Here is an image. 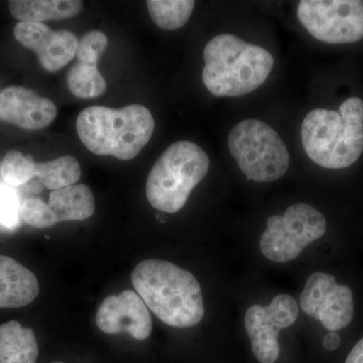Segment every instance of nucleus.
<instances>
[{
	"label": "nucleus",
	"instance_id": "nucleus-10",
	"mask_svg": "<svg viewBox=\"0 0 363 363\" xmlns=\"http://www.w3.org/2000/svg\"><path fill=\"white\" fill-rule=\"evenodd\" d=\"M300 306L305 314L332 332L345 328L354 317L352 291L350 286L338 285L326 272H317L309 277L300 296Z\"/></svg>",
	"mask_w": 363,
	"mask_h": 363
},
{
	"label": "nucleus",
	"instance_id": "nucleus-1",
	"mask_svg": "<svg viewBox=\"0 0 363 363\" xmlns=\"http://www.w3.org/2000/svg\"><path fill=\"white\" fill-rule=\"evenodd\" d=\"M131 283L150 311L176 328L195 326L204 318L201 286L190 272L159 259L140 262Z\"/></svg>",
	"mask_w": 363,
	"mask_h": 363
},
{
	"label": "nucleus",
	"instance_id": "nucleus-24",
	"mask_svg": "<svg viewBox=\"0 0 363 363\" xmlns=\"http://www.w3.org/2000/svg\"><path fill=\"white\" fill-rule=\"evenodd\" d=\"M20 208L21 205L13 193H0V224L7 228L18 226L21 218Z\"/></svg>",
	"mask_w": 363,
	"mask_h": 363
},
{
	"label": "nucleus",
	"instance_id": "nucleus-16",
	"mask_svg": "<svg viewBox=\"0 0 363 363\" xmlns=\"http://www.w3.org/2000/svg\"><path fill=\"white\" fill-rule=\"evenodd\" d=\"M49 206L56 215L58 223L83 221L94 214L95 198L91 189L85 184H75L52 191Z\"/></svg>",
	"mask_w": 363,
	"mask_h": 363
},
{
	"label": "nucleus",
	"instance_id": "nucleus-20",
	"mask_svg": "<svg viewBox=\"0 0 363 363\" xmlns=\"http://www.w3.org/2000/svg\"><path fill=\"white\" fill-rule=\"evenodd\" d=\"M68 87L72 94L81 99H91L104 94L106 81L97 66L77 62L68 72Z\"/></svg>",
	"mask_w": 363,
	"mask_h": 363
},
{
	"label": "nucleus",
	"instance_id": "nucleus-18",
	"mask_svg": "<svg viewBox=\"0 0 363 363\" xmlns=\"http://www.w3.org/2000/svg\"><path fill=\"white\" fill-rule=\"evenodd\" d=\"M35 177L49 190L75 185L81 178V167L78 160L72 156L60 157L45 162H37Z\"/></svg>",
	"mask_w": 363,
	"mask_h": 363
},
{
	"label": "nucleus",
	"instance_id": "nucleus-25",
	"mask_svg": "<svg viewBox=\"0 0 363 363\" xmlns=\"http://www.w3.org/2000/svg\"><path fill=\"white\" fill-rule=\"evenodd\" d=\"M341 339L336 332L329 331L323 338V346L325 350L334 351L340 346Z\"/></svg>",
	"mask_w": 363,
	"mask_h": 363
},
{
	"label": "nucleus",
	"instance_id": "nucleus-26",
	"mask_svg": "<svg viewBox=\"0 0 363 363\" xmlns=\"http://www.w3.org/2000/svg\"><path fill=\"white\" fill-rule=\"evenodd\" d=\"M345 363H363V338L350 351Z\"/></svg>",
	"mask_w": 363,
	"mask_h": 363
},
{
	"label": "nucleus",
	"instance_id": "nucleus-11",
	"mask_svg": "<svg viewBox=\"0 0 363 363\" xmlns=\"http://www.w3.org/2000/svg\"><path fill=\"white\" fill-rule=\"evenodd\" d=\"M13 33L23 47L35 52L45 71L61 70L76 56L79 40L69 30H52L44 23L20 21Z\"/></svg>",
	"mask_w": 363,
	"mask_h": 363
},
{
	"label": "nucleus",
	"instance_id": "nucleus-21",
	"mask_svg": "<svg viewBox=\"0 0 363 363\" xmlns=\"http://www.w3.org/2000/svg\"><path fill=\"white\" fill-rule=\"evenodd\" d=\"M35 164L32 157L23 156L18 150H9L2 160L0 174L11 187H18L35 177Z\"/></svg>",
	"mask_w": 363,
	"mask_h": 363
},
{
	"label": "nucleus",
	"instance_id": "nucleus-3",
	"mask_svg": "<svg viewBox=\"0 0 363 363\" xmlns=\"http://www.w3.org/2000/svg\"><path fill=\"white\" fill-rule=\"evenodd\" d=\"M203 57L202 80L216 97H238L257 90L266 82L274 63L264 48L229 33L208 42Z\"/></svg>",
	"mask_w": 363,
	"mask_h": 363
},
{
	"label": "nucleus",
	"instance_id": "nucleus-7",
	"mask_svg": "<svg viewBox=\"0 0 363 363\" xmlns=\"http://www.w3.org/2000/svg\"><path fill=\"white\" fill-rule=\"evenodd\" d=\"M324 215L308 204L288 207L284 216L272 215L260 236L262 255L274 262L297 259L308 245L319 240L326 231Z\"/></svg>",
	"mask_w": 363,
	"mask_h": 363
},
{
	"label": "nucleus",
	"instance_id": "nucleus-17",
	"mask_svg": "<svg viewBox=\"0 0 363 363\" xmlns=\"http://www.w3.org/2000/svg\"><path fill=\"white\" fill-rule=\"evenodd\" d=\"M39 346L33 329L20 322L0 325V363H35Z\"/></svg>",
	"mask_w": 363,
	"mask_h": 363
},
{
	"label": "nucleus",
	"instance_id": "nucleus-4",
	"mask_svg": "<svg viewBox=\"0 0 363 363\" xmlns=\"http://www.w3.org/2000/svg\"><path fill=\"white\" fill-rule=\"evenodd\" d=\"M76 128L81 142L92 154L128 161L150 142L155 119L140 104L121 109L91 106L79 114Z\"/></svg>",
	"mask_w": 363,
	"mask_h": 363
},
{
	"label": "nucleus",
	"instance_id": "nucleus-2",
	"mask_svg": "<svg viewBox=\"0 0 363 363\" xmlns=\"http://www.w3.org/2000/svg\"><path fill=\"white\" fill-rule=\"evenodd\" d=\"M306 154L326 169H344L354 164L363 152V101L346 99L339 111H310L301 128Z\"/></svg>",
	"mask_w": 363,
	"mask_h": 363
},
{
	"label": "nucleus",
	"instance_id": "nucleus-14",
	"mask_svg": "<svg viewBox=\"0 0 363 363\" xmlns=\"http://www.w3.org/2000/svg\"><path fill=\"white\" fill-rule=\"evenodd\" d=\"M39 292V281L32 271L0 255V308L25 307L35 300Z\"/></svg>",
	"mask_w": 363,
	"mask_h": 363
},
{
	"label": "nucleus",
	"instance_id": "nucleus-8",
	"mask_svg": "<svg viewBox=\"0 0 363 363\" xmlns=\"http://www.w3.org/2000/svg\"><path fill=\"white\" fill-rule=\"evenodd\" d=\"M298 18L308 33L326 44H350L363 39L362 0H302Z\"/></svg>",
	"mask_w": 363,
	"mask_h": 363
},
{
	"label": "nucleus",
	"instance_id": "nucleus-19",
	"mask_svg": "<svg viewBox=\"0 0 363 363\" xmlns=\"http://www.w3.org/2000/svg\"><path fill=\"white\" fill-rule=\"evenodd\" d=\"M147 9L152 21L164 30H175L188 23L195 7L192 0H149Z\"/></svg>",
	"mask_w": 363,
	"mask_h": 363
},
{
	"label": "nucleus",
	"instance_id": "nucleus-5",
	"mask_svg": "<svg viewBox=\"0 0 363 363\" xmlns=\"http://www.w3.org/2000/svg\"><path fill=\"white\" fill-rule=\"evenodd\" d=\"M209 168V157L196 143L181 140L169 145L147 177L145 194L150 204L166 213L180 211Z\"/></svg>",
	"mask_w": 363,
	"mask_h": 363
},
{
	"label": "nucleus",
	"instance_id": "nucleus-9",
	"mask_svg": "<svg viewBox=\"0 0 363 363\" xmlns=\"http://www.w3.org/2000/svg\"><path fill=\"white\" fill-rule=\"evenodd\" d=\"M298 317L297 302L292 296L281 294L269 306L253 305L245 317V330L252 342L253 354L260 363H274L281 348L279 333L292 326Z\"/></svg>",
	"mask_w": 363,
	"mask_h": 363
},
{
	"label": "nucleus",
	"instance_id": "nucleus-15",
	"mask_svg": "<svg viewBox=\"0 0 363 363\" xmlns=\"http://www.w3.org/2000/svg\"><path fill=\"white\" fill-rule=\"evenodd\" d=\"M83 1L79 0H11L9 13L26 23L65 20L81 13Z\"/></svg>",
	"mask_w": 363,
	"mask_h": 363
},
{
	"label": "nucleus",
	"instance_id": "nucleus-12",
	"mask_svg": "<svg viewBox=\"0 0 363 363\" xmlns=\"http://www.w3.org/2000/svg\"><path fill=\"white\" fill-rule=\"evenodd\" d=\"M98 328L107 334L128 332L136 340H145L152 330L149 308L133 291L105 298L96 313Z\"/></svg>",
	"mask_w": 363,
	"mask_h": 363
},
{
	"label": "nucleus",
	"instance_id": "nucleus-6",
	"mask_svg": "<svg viewBox=\"0 0 363 363\" xmlns=\"http://www.w3.org/2000/svg\"><path fill=\"white\" fill-rule=\"evenodd\" d=\"M228 149L248 180L271 183L285 175L290 155L281 136L259 119H245L229 133Z\"/></svg>",
	"mask_w": 363,
	"mask_h": 363
},
{
	"label": "nucleus",
	"instance_id": "nucleus-23",
	"mask_svg": "<svg viewBox=\"0 0 363 363\" xmlns=\"http://www.w3.org/2000/svg\"><path fill=\"white\" fill-rule=\"evenodd\" d=\"M108 47V39L100 30H91L79 40L76 57L78 62L97 66L98 61L104 56Z\"/></svg>",
	"mask_w": 363,
	"mask_h": 363
},
{
	"label": "nucleus",
	"instance_id": "nucleus-13",
	"mask_svg": "<svg viewBox=\"0 0 363 363\" xmlns=\"http://www.w3.org/2000/svg\"><path fill=\"white\" fill-rule=\"evenodd\" d=\"M57 116L52 100L21 86H9L0 93V121L26 130L47 128Z\"/></svg>",
	"mask_w": 363,
	"mask_h": 363
},
{
	"label": "nucleus",
	"instance_id": "nucleus-27",
	"mask_svg": "<svg viewBox=\"0 0 363 363\" xmlns=\"http://www.w3.org/2000/svg\"><path fill=\"white\" fill-rule=\"evenodd\" d=\"M51 363H64V362H51Z\"/></svg>",
	"mask_w": 363,
	"mask_h": 363
},
{
	"label": "nucleus",
	"instance_id": "nucleus-22",
	"mask_svg": "<svg viewBox=\"0 0 363 363\" xmlns=\"http://www.w3.org/2000/svg\"><path fill=\"white\" fill-rule=\"evenodd\" d=\"M20 217L23 223L35 228H50L58 223L51 207L40 198H28L21 203Z\"/></svg>",
	"mask_w": 363,
	"mask_h": 363
}]
</instances>
